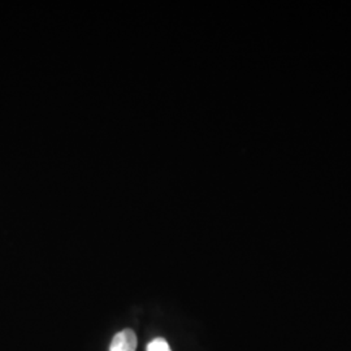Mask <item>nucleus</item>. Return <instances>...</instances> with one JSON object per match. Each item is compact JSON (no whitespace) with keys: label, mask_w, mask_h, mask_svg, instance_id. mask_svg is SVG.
<instances>
[{"label":"nucleus","mask_w":351,"mask_h":351,"mask_svg":"<svg viewBox=\"0 0 351 351\" xmlns=\"http://www.w3.org/2000/svg\"><path fill=\"white\" fill-rule=\"evenodd\" d=\"M137 336L132 329H124L113 337L110 351H136Z\"/></svg>","instance_id":"f257e3e1"},{"label":"nucleus","mask_w":351,"mask_h":351,"mask_svg":"<svg viewBox=\"0 0 351 351\" xmlns=\"http://www.w3.org/2000/svg\"><path fill=\"white\" fill-rule=\"evenodd\" d=\"M147 351H172L164 339H155L147 345Z\"/></svg>","instance_id":"f03ea898"}]
</instances>
